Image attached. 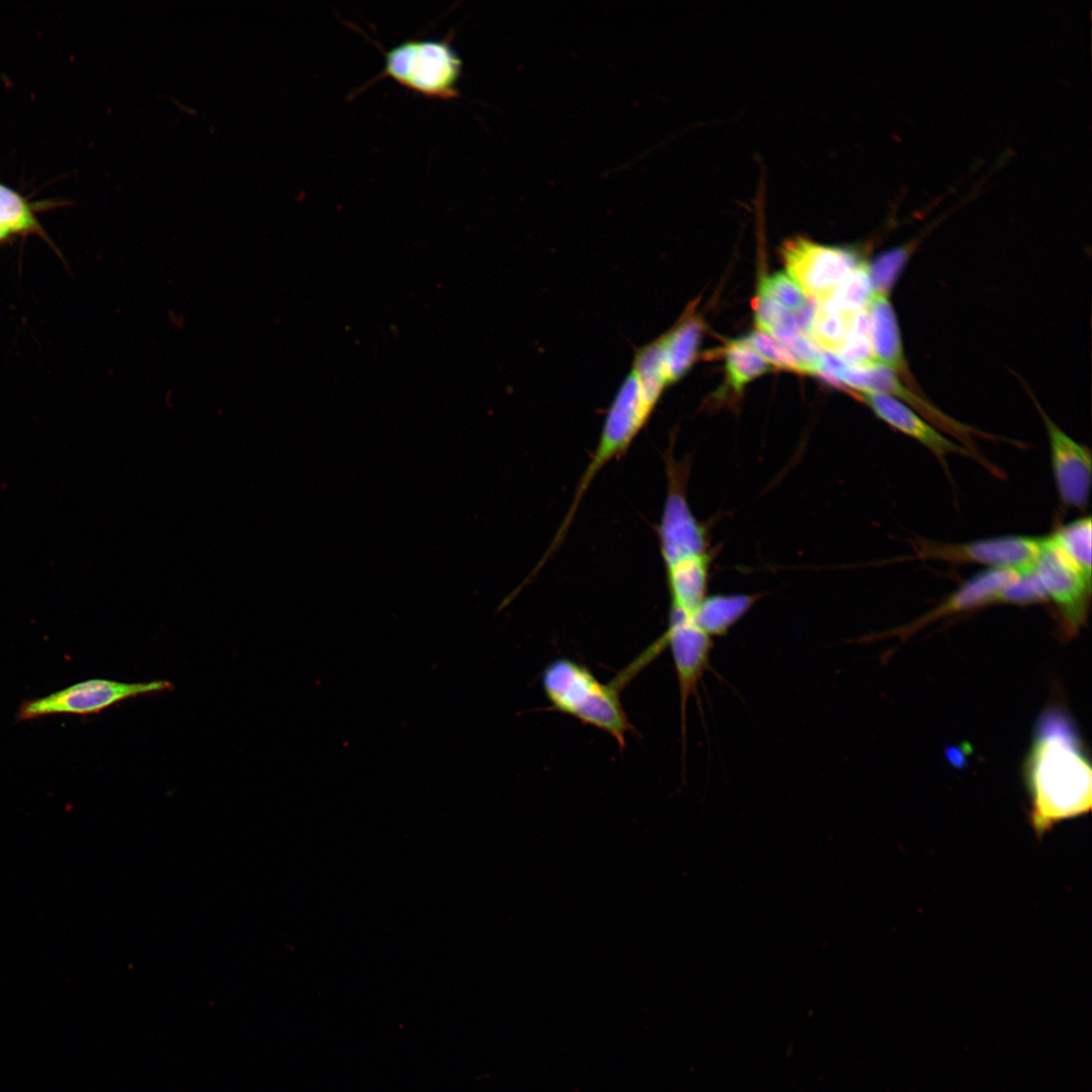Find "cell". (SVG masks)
<instances>
[{
	"mask_svg": "<svg viewBox=\"0 0 1092 1092\" xmlns=\"http://www.w3.org/2000/svg\"><path fill=\"white\" fill-rule=\"evenodd\" d=\"M1091 777L1073 722L1058 708L1045 711L1036 724L1025 764L1030 822L1037 835L1090 810Z\"/></svg>",
	"mask_w": 1092,
	"mask_h": 1092,
	"instance_id": "6da1fadb",
	"label": "cell"
},
{
	"mask_svg": "<svg viewBox=\"0 0 1092 1092\" xmlns=\"http://www.w3.org/2000/svg\"><path fill=\"white\" fill-rule=\"evenodd\" d=\"M541 682L552 709L607 732L624 749L632 726L615 684H603L585 665L565 657L543 669Z\"/></svg>",
	"mask_w": 1092,
	"mask_h": 1092,
	"instance_id": "7a4b0ae2",
	"label": "cell"
},
{
	"mask_svg": "<svg viewBox=\"0 0 1092 1092\" xmlns=\"http://www.w3.org/2000/svg\"><path fill=\"white\" fill-rule=\"evenodd\" d=\"M661 394L632 371L624 379L607 413L599 443L574 491L569 510L553 542L561 544L586 489L611 460L623 454L646 425Z\"/></svg>",
	"mask_w": 1092,
	"mask_h": 1092,
	"instance_id": "3957f363",
	"label": "cell"
},
{
	"mask_svg": "<svg viewBox=\"0 0 1092 1092\" xmlns=\"http://www.w3.org/2000/svg\"><path fill=\"white\" fill-rule=\"evenodd\" d=\"M462 60L450 38L406 39L384 53V67L374 80L388 77L428 98L459 95Z\"/></svg>",
	"mask_w": 1092,
	"mask_h": 1092,
	"instance_id": "277c9868",
	"label": "cell"
},
{
	"mask_svg": "<svg viewBox=\"0 0 1092 1092\" xmlns=\"http://www.w3.org/2000/svg\"><path fill=\"white\" fill-rule=\"evenodd\" d=\"M908 542L913 559L980 564L988 568L1025 572L1033 568L1043 536L1004 535L968 542H942L919 537Z\"/></svg>",
	"mask_w": 1092,
	"mask_h": 1092,
	"instance_id": "5b68a950",
	"label": "cell"
},
{
	"mask_svg": "<svg viewBox=\"0 0 1092 1092\" xmlns=\"http://www.w3.org/2000/svg\"><path fill=\"white\" fill-rule=\"evenodd\" d=\"M173 688L168 680L124 682L92 678L76 682L41 698L25 701L18 710V720L71 714L91 715L128 699L159 694Z\"/></svg>",
	"mask_w": 1092,
	"mask_h": 1092,
	"instance_id": "8992f818",
	"label": "cell"
},
{
	"mask_svg": "<svg viewBox=\"0 0 1092 1092\" xmlns=\"http://www.w3.org/2000/svg\"><path fill=\"white\" fill-rule=\"evenodd\" d=\"M787 273L808 298L825 300L863 261L852 250L825 246L804 238L787 241L782 249Z\"/></svg>",
	"mask_w": 1092,
	"mask_h": 1092,
	"instance_id": "52a82bcc",
	"label": "cell"
},
{
	"mask_svg": "<svg viewBox=\"0 0 1092 1092\" xmlns=\"http://www.w3.org/2000/svg\"><path fill=\"white\" fill-rule=\"evenodd\" d=\"M1033 571L1048 600H1052L1057 606L1066 629L1069 632L1076 631L1087 617L1092 580L1087 579L1065 557L1049 536H1043Z\"/></svg>",
	"mask_w": 1092,
	"mask_h": 1092,
	"instance_id": "ba28073f",
	"label": "cell"
},
{
	"mask_svg": "<svg viewBox=\"0 0 1092 1092\" xmlns=\"http://www.w3.org/2000/svg\"><path fill=\"white\" fill-rule=\"evenodd\" d=\"M1046 429L1051 465L1056 488L1063 505L1083 510L1087 507L1092 475L1091 451L1064 432L1034 400Z\"/></svg>",
	"mask_w": 1092,
	"mask_h": 1092,
	"instance_id": "9c48e42d",
	"label": "cell"
},
{
	"mask_svg": "<svg viewBox=\"0 0 1092 1092\" xmlns=\"http://www.w3.org/2000/svg\"><path fill=\"white\" fill-rule=\"evenodd\" d=\"M657 643L661 648L669 646L671 650L678 681L681 729L685 735L687 704L708 667L712 637L697 625L694 616L669 612L667 629Z\"/></svg>",
	"mask_w": 1092,
	"mask_h": 1092,
	"instance_id": "30bf717a",
	"label": "cell"
},
{
	"mask_svg": "<svg viewBox=\"0 0 1092 1092\" xmlns=\"http://www.w3.org/2000/svg\"><path fill=\"white\" fill-rule=\"evenodd\" d=\"M667 463L668 491L657 532L664 564L706 553L704 529L689 508L681 473L672 459Z\"/></svg>",
	"mask_w": 1092,
	"mask_h": 1092,
	"instance_id": "8fae6325",
	"label": "cell"
},
{
	"mask_svg": "<svg viewBox=\"0 0 1092 1092\" xmlns=\"http://www.w3.org/2000/svg\"><path fill=\"white\" fill-rule=\"evenodd\" d=\"M864 403L890 427L924 446L948 473L947 457L959 455L978 461L976 456L928 422L905 402L880 393L858 392Z\"/></svg>",
	"mask_w": 1092,
	"mask_h": 1092,
	"instance_id": "7c38bea8",
	"label": "cell"
},
{
	"mask_svg": "<svg viewBox=\"0 0 1092 1092\" xmlns=\"http://www.w3.org/2000/svg\"><path fill=\"white\" fill-rule=\"evenodd\" d=\"M1021 572L1006 568H987L964 581L937 608L911 625L910 631L935 619L996 603L998 595Z\"/></svg>",
	"mask_w": 1092,
	"mask_h": 1092,
	"instance_id": "4fadbf2b",
	"label": "cell"
},
{
	"mask_svg": "<svg viewBox=\"0 0 1092 1092\" xmlns=\"http://www.w3.org/2000/svg\"><path fill=\"white\" fill-rule=\"evenodd\" d=\"M867 310L870 316L871 341L876 361L889 367L909 383L911 374L904 355L897 315L889 294L873 292Z\"/></svg>",
	"mask_w": 1092,
	"mask_h": 1092,
	"instance_id": "5bb4252c",
	"label": "cell"
},
{
	"mask_svg": "<svg viewBox=\"0 0 1092 1092\" xmlns=\"http://www.w3.org/2000/svg\"><path fill=\"white\" fill-rule=\"evenodd\" d=\"M664 565L670 595V612L694 616L706 598L707 554L681 558Z\"/></svg>",
	"mask_w": 1092,
	"mask_h": 1092,
	"instance_id": "9a60e30c",
	"label": "cell"
},
{
	"mask_svg": "<svg viewBox=\"0 0 1092 1092\" xmlns=\"http://www.w3.org/2000/svg\"><path fill=\"white\" fill-rule=\"evenodd\" d=\"M44 204L47 202L30 201L14 188L0 182V245L36 236L54 247L37 215Z\"/></svg>",
	"mask_w": 1092,
	"mask_h": 1092,
	"instance_id": "2e32d148",
	"label": "cell"
},
{
	"mask_svg": "<svg viewBox=\"0 0 1092 1092\" xmlns=\"http://www.w3.org/2000/svg\"><path fill=\"white\" fill-rule=\"evenodd\" d=\"M702 333L701 320L696 316H686L671 330L660 336L673 382L681 378L694 364Z\"/></svg>",
	"mask_w": 1092,
	"mask_h": 1092,
	"instance_id": "e0dca14e",
	"label": "cell"
},
{
	"mask_svg": "<svg viewBox=\"0 0 1092 1092\" xmlns=\"http://www.w3.org/2000/svg\"><path fill=\"white\" fill-rule=\"evenodd\" d=\"M754 600L746 595L705 598L696 610L694 620L709 636H720L748 611Z\"/></svg>",
	"mask_w": 1092,
	"mask_h": 1092,
	"instance_id": "ac0fdd59",
	"label": "cell"
},
{
	"mask_svg": "<svg viewBox=\"0 0 1092 1092\" xmlns=\"http://www.w3.org/2000/svg\"><path fill=\"white\" fill-rule=\"evenodd\" d=\"M1051 542L1089 580H1092V522L1084 516L1058 527L1051 535Z\"/></svg>",
	"mask_w": 1092,
	"mask_h": 1092,
	"instance_id": "d6986e66",
	"label": "cell"
},
{
	"mask_svg": "<svg viewBox=\"0 0 1092 1092\" xmlns=\"http://www.w3.org/2000/svg\"><path fill=\"white\" fill-rule=\"evenodd\" d=\"M873 294L869 265L862 262L852 270L825 300L819 304L843 313H856L867 308Z\"/></svg>",
	"mask_w": 1092,
	"mask_h": 1092,
	"instance_id": "ffe728a7",
	"label": "cell"
},
{
	"mask_svg": "<svg viewBox=\"0 0 1092 1092\" xmlns=\"http://www.w3.org/2000/svg\"><path fill=\"white\" fill-rule=\"evenodd\" d=\"M725 369L728 386L735 392L771 366L741 339L731 341L725 349Z\"/></svg>",
	"mask_w": 1092,
	"mask_h": 1092,
	"instance_id": "44dd1931",
	"label": "cell"
},
{
	"mask_svg": "<svg viewBox=\"0 0 1092 1092\" xmlns=\"http://www.w3.org/2000/svg\"><path fill=\"white\" fill-rule=\"evenodd\" d=\"M852 314L835 311L818 303L809 338L819 348L835 354L848 336Z\"/></svg>",
	"mask_w": 1092,
	"mask_h": 1092,
	"instance_id": "7402d4cb",
	"label": "cell"
},
{
	"mask_svg": "<svg viewBox=\"0 0 1092 1092\" xmlns=\"http://www.w3.org/2000/svg\"><path fill=\"white\" fill-rule=\"evenodd\" d=\"M915 243L891 249L869 265V276L875 293L889 294L906 265Z\"/></svg>",
	"mask_w": 1092,
	"mask_h": 1092,
	"instance_id": "603a6c76",
	"label": "cell"
},
{
	"mask_svg": "<svg viewBox=\"0 0 1092 1092\" xmlns=\"http://www.w3.org/2000/svg\"><path fill=\"white\" fill-rule=\"evenodd\" d=\"M758 293L766 295L795 312L807 301L800 286L787 272H775L761 278Z\"/></svg>",
	"mask_w": 1092,
	"mask_h": 1092,
	"instance_id": "cb8c5ba5",
	"label": "cell"
},
{
	"mask_svg": "<svg viewBox=\"0 0 1092 1092\" xmlns=\"http://www.w3.org/2000/svg\"><path fill=\"white\" fill-rule=\"evenodd\" d=\"M1048 597L1043 587L1033 571L1021 572L1013 581L1004 587L998 595L995 604L1026 605L1044 602Z\"/></svg>",
	"mask_w": 1092,
	"mask_h": 1092,
	"instance_id": "d4e9b609",
	"label": "cell"
},
{
	"mask_svg": "<svg viewBox=\"0 0 1092 1092\" xmlns=\"http://www.w3.org/2000/svg\"><path fill=\"white\" fill-rule=\"evenodd\" d=\"M747 346L762 357L770 366L798 371L797 365L788 349L771 336L755 331L741 338Z\"/></svg>",
	"mask_w": 1092,
	"mask_h": 1092,
	"instance_id": "484cf974",
	"label": "cell"
},
{
	"mask_svg": "<svg viewBox=\"0 0 1092 1092\" xmlns=\"http://www.w3.org/2000/svg\"><path fill=\"white\" fill-rule=\"evenodd\" d=\"M783 345L793 357L798 372H818L821 365L822 351L809 337L801 334Z\"/></svg>",
	"mask_w": 1092,
	"mask_h": 1092,
	"instance_id": "4316f807",
	"label": "cell"
}]
</instances>
